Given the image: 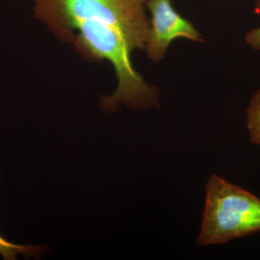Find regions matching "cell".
I'll list each match as a JSON object with an SVG mask.
<instances>
[{
	"mask_svg": "<svg viewBox=\"0 0 260 260\" xmlns=\"http://www.w3.org/2000/svg\"><path fill=\"white\" fill-rule=\"evenodd\" d=\"M147 0H37L36 15L61 39L74 42L78 52L93 61L107 60L118 80L110 96L103 98L107 112L120 104L133 109L158 106V88L135 70L131 54L145 49L150 30Z\"/></svg>",
	"mask_w": 260,
	"mask_h": 260,
	"instance_id": "1",
	"label": "cell"
},
{
	"mask_svg": "<svg viewBox=\"0 0 260 260\" xmlns=\"http://www.w3.org/2000/svg\"><path fill=\"white\" fill-rule=\"evenodd\" d=\"M206 192L198 245L224 244L260 232V199L255 195L216 175Z\"/></svg>",
	"mask_w": 260,
	"mask_h": 260,
	"instance_id": "2",
	"label": "cell"
},
{
	"mask_svg": "<svg viewBox=\"0 0 260 260\" xmlns=\"http://www.w3.org/2000/svg\"><path fill=\"white\" fill-rule=\"evenodd\" d=\"M151 14L150 30L145 49L154 62L162 60L169 46L177 39L203 42L200 32L174 9L172 0H147Z\"/></svg>",
	"mask_w": 260,
	"mask_h": 260,
	"instance_id": "3",
	"label": "cell"
},
{
	"mask_svg": "<svg viewBox=\"0 0 260 260\" xmlns=\"http://www.w3.org/2000/svg\"><path fill=\"white\" fill-rule=\"evenodd\" d=\"M0 179H1V176H0ZM47 250H49V248L44 245H20V244H13L7 240L0 234V254L5 260L16 259L18 254H22L25 258L32 256L38 259Z\"/></svg>",
	"mask_w": 260,
	"mask_h": 260,
	"instance_id": "4",
	"label": "cell"
},
{
	"mask_svg": "<svg viewBox=\"0 0 260 260\" xmlns=\"http://www.w3.org/2000/svg\"><path fill=\"white\" fill-rule=\"evenodd\" d=\"M246 124L249 140L253 144L260 145V89L256 92L249 103Z\"/></svg>",
	"mask_w": 260,
	"mask_h": 260,
	"instance_id": "5",
	"label": "cell"
},
{
	"mask_svg": "<svg viewBox=\"0 0 260 260\" xmlns=\"http://www.w3.org/2000/svg\"><path fill=\"white\" fill-rule=\"evenodd\" d=\"M246 44L254 50H260V27L251 29L248 31L245 37Z\"/></svg>",
	"mask_w": 260,
	"mask_h": 260,
	"instance_id": "6",
	"label": "cell"
},
{
	"mask_svg": "<svg viewBox=\"0 0 260 260\" xmlns=\"http://www.w3.org/2000/svg\"><path fill=\"white\" fill-rule=\"evenodd\" d=\"M254 13L256 15H260V0H256L255 7H254Z\"/></svg>",
	"mask_w": 260,
	"mask_h": 260,
	"instance_id": "7",
	"label": "cell"
}]
</instances>
